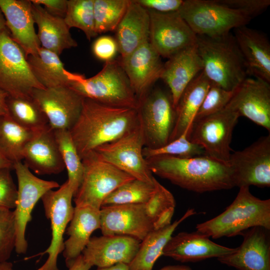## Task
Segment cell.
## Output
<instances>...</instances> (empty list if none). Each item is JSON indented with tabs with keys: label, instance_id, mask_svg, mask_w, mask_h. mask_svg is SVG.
<instances>
[{
	"label": "cell",
	"instance_id": "cell-37",
	"mask_svg": "<svg viewBox=\"0 0 270 270\" xmlns=\"http://www.w3.org/2000/svg\"><path fill=\"white\" fill-rule=\"evenodd\" d=\"M130 0H94L95 30L97 35L115 30Z\"/></svg>",
	"mask_w": 270,
	"mask_h": 270
},
{
	"label": "cell",
	"instance_id": "cell-8",
	"mask_svg": "<svg viewBox=\"0 0 270 270\" xmlns=\"http://www.w3.org/2000/svg\"><path fill=\"white\" fill-rule=\"evenodd\" d=\"M239 117L237 112L226 107L194 122L188 134V139L201 146L206 156L228 164L232 132Z\"/></svg>",
	"mask_w": 270,
	"mask_h": 270
},
{
	"label": "cell",
	"instance_id": "cell-13",
	"mask_svg": "<svg viewBox=\"0 0 270 270\" xmlns=\"http://www.w3.org/2000/svg\"><path fill=\"white\" fill-rule=\"evenodd\" d=\"M12 168L16 172L18 182V196L14 211L16 228L14 250L18 254H24L28 249L26 228L32 220V212L35 205L46 192L60 186L56 182L38 178L22 162L14 164Z\"/></svg>",
	"mask_w": 270,
	"mask_h": 270
},
{
	"label": "cell",
	"instance_id": "cell-12",
	"mask_svg": "<svg viewBox=\"0 0 270 270\" xmlns=\"http://www.w3.org/2000/svg\"><path fill=\"white\" fill-rule=\"evenodd\" d=\"M74 192L68 180L58 190H51L41 198L46 218L50 222L52 239L48 248L39 254H48L44 264L36 270H59L57 261L59 254L64 250V234L74 212L72 199Z\"/></svg>",
	"mask_w": 270,
	"mask_h": 270
},
{
	"label": "cell",
	"instance_id": "cell-33",
	"mask_svg": "<svg viewBox=\"0 0 270 270\" xmlns=\"http://www.w3.org/2000/svg\"><path fill=\"white\" fill-rule=\"evenodd\" d=\"M36 132L20 125L8 114L0 116V152L12 165L22 162L24 150Z\"/></svg>",
	"mask_w": 270,
	"mask_h": 270
},
{
	"label": "cell",
	"instance_id": "cell-2",
	"mask_svg": "<svg viewBox=\"0 0 270 270\" xmlns=\"http://www.w3.org/2000/svg\"><path fill=\"white\" fill-rule=\"evenodd\" d=\"M146 160L152 174L188 190L202 193L235 186L228 164L206 155L189 158L158 156Z\"/></svg>",
	"mask_w": 270,
	"mask_h": 270
},
{
	"label": "cell",
	"instance_id": "cell-7",
	"mask_svg": "<svg viewBox=\"0 0 270 270\" xmlns=\"http://www.w3.org/2000/svg\"><path fill=\"white\" fill-rule=\"evenodd\" d=\"M82 160L84 173L74 196L75 206H88L100 210L104 200L110 193L134 178L99 158L94 151Z\"/></svg>",
	"mask_w": 270,
	"mask_h": 270
},
{
	"label": "cell",
	"instance_id": "cell-47",
	"mask_svg": "<svg viewBox=\"0 0 270 270\" xmlns=\"http://www.w3.org/2000/svg\"><path fill=\"white\" fill-rule=\"evenodd\" d=\"M32 4L44 6L50 14L64 18L66 14L68 0H32Z\"/></svg>",
	"mask_w": 270,
	"mask_h": 270
},
{
	"label": "cell",
	"instance_id": "cell-9",
	"mask_svg": "<svg viewBox=\"0 0 270 270\" xmlns=\"http://www.w3.org/2000/svg\"><path fill=\"white\" fill-rule=\"evenodd\" d=\"M34 76L22 48L8 30L0 34V90L14 98H32L35 89H45Z\"/></svg>",
	"mask_w": 270,
	"mask_h": 270
},
{
	"label": "cell",
	"instance_id": "cell-27",
	"mask_svg": "<svg viewBox=\"0 0 270 270\" xmlns=\"http://www.w3.org/2000/svg\"><path fill=\"white\" fill-rule=\"evenodd\" d=\"M116 31L120 58H124L149 42L150 16L148 10L136 0H130Z\"/></svg>",
	"mask_w": 270,
	"mask_h": 270
},
{
	"label": "cell",
	"instance_id": "cell-53",
	"mask_svg": "<svg viewBox=\"0 0 270 270\" xmlns=\"http://www.w3.org/2000/svg\"><path fill=\"white\" fill-rule=\"evenodd\" d=\"M12 164L0 152V169L4 168H12Z\"/></svg>",
	"mask_w": 270,
	"mask_h": 270
},
{
	"label": "cell",
	"instance_id": "cell-36",
	"mask_svg": "<svg viewBox=\"0 0 270 270\" xmlns=\"http://www.w3.org/2000/svg\"><path fill=\"white\" fill-rule=\"evenodd\" d=\"M154 178L152 182L134 178L120 186L104 200L102 206L125 204H145L156 190Z\"/></svg>",
	"mask_w": 270,
	"mask_h": 270
},
{
	"label": "cell",
	"instance_id": "cell-22",
	"mask_svg": "<svg viewBox=\"0 0 270 270\" xmlns=\"http://www.w3.org/2000/svg\"><path fill=\"white\" fill-rule=\"evenodd\" d=\"M234 250L217 244L197 231L180 232L172 236L163 250L162 256L181 262H197L218 258L230 254Z\"/></svg>",
	"mask_w": 270,
	"mask_h": 270
},
{
	"label": "cell",
	"instance_id": "cell-46",
	"mask_svg": "<svg viewBox=\"0 0 270 270\" xmlns=\"http://www.w3.org/2000/svg\"><path fill=\"white\" fill-rule=\"evenodd\" d=\"M140 6L148 10L167 13L178 12L182 0H136Z\"/></svg>",
	"mask_w": 270,
	"mask_h": 270
},
{
	"label": "cell",
	"instance_id": "cell-40",
	"mask_svg": "<svg viewBox=\"0 0 270 270\" xmlns=\"http://www.w3.org/2000/svg\"><path fill=\"white\" fill-rule=\"evenodd\" d=\"M234 90H226L211 82L194 122L216 114L224 109Z\"/></svg>",
	"mask_w": 270,
	"mask_h": 270
},
{
	"label": "cell",
	"instance_id": "cell-1",
	"mask_svg": "<svg viewBox=\"0 0 270 270\" xmlns=\"http://www.w3.org/2000/svg\"><path fill=\"white\" fill-rule=\"evenodd\" d=\"M139 122L136 109L112 106L84 98L80 114L69 132L82 160L98 146L130 132Z\"/></svg>",
	"mask_w": 270,
	"mask_h": 270
},
{
	"label": "cell",
	"instance_id": "cell-10",
	"mask_svg": "<svg viewBox=\"0 0 270 270\" xmlns=\"http://www.w3.org/2000/svg\"><path fill=\"white\" fill-rule=\"evenodd\" d=\"M144 146L156 148L167 144L176 122V110L170 94L160 88L150 91L138 108Z\"/></svg>",
	"mask_w": 270,
	"mask_h": 270
},
{
	"label": "cell",
	"instance_id": "cell-41",
	"mask_svg": "<svg viewBox=\"0 0 270 270\" xmlns=\"http://www.w3.org/2000/svg\"><path fill=\"white\" fill-rule=\"evenodd\" d=\"M16 228L14 211L0 208V262L10 258L16 247Z\"/></svg>",
	"mask_w": 270,
	"mask_h": 270
},
{
	"label": "cell",
	"instance_id": "cell-35",
	"mask_svg": "<svg viewBox=\"0 0 270 270\" xmlns=\"http://www.w3.org/2000/svg\"><path fill=\"white\" fill-rule=\"evenodd\" d=\"M54 135L74 194L82 180L84 166L68 130H54Z\"/></svg>",
	"mask_w": 270,
	"mask_h": 270
},
{
	"label": "cell",
	"instance_id": "cell-25",
	"mask_svg": "<svg viewBox=\"0 0 270 270\" xmlns=\"http://www.w3.org/2000/svg\"><path fill=\"white\" fill-rule=\"evenodd\" d=\"M233 34L244 58L247 75L270 83V42L267 36L246 26L234 29Z\"/></svg>",
	"mask_w": 270,
	"mask_h": 270
},
{
	"label": "cell",
	"instance_id": "cell-31",
	"mask_svg": "<svg viewBox=\"0 0 270 270\" xmlns=\"http://www.w3.org/2000/svg\"><path fill=\"white\" fill-rule=\"evenodd\" d=\"M196 213L194 208H190L180 218L170 225L150 232L141 241L136 254L128 265L130 270H152L176 228L186 219Z\"/></svg>",
	"mask_w": 270,
	"mask_h": 270
},
{
	"label": "cell",
	"instance_id": "cell-54",
	"mask_svg": "<svg viewBox=\"0 0 270 270\" xmlns=\"http://www.w3.org/2000/svg\"><path fill=\"white\" fill-rule=\"evenodd\" d=\"M7 30H8L6 25V19L1 9L0 8V34Z\"/></svg>",
	"mask_w": 270,
	"mask_h": 270
},
{
	"label": "cell",
	"instance_id": "cell-15",
	"mask_svg": "<svg viewBox=\"0 0 270 270\" xmlns=\"http://www.w3.org/2000/svg\"><path fill=\"white\" fill-rule=\"evenodd\" d=\"M228 165L235 186H270V134L230 154Z\"/></svg>",
	"mask_w": 270,
	"mask_h": 270
},
{
	"label": "cell",
	"instance_id": "cell-45",
	"mask_svg": "<svg viewBox=\"0 0 270 270\" xmlns=\"http://www.w3.org/2000/svg\"><path fill=\"white\" fill-rule=\"evenodd\" d=\"M220 0L231 8L245 12L252 18L264 12L270 4V0Z\"/></svg>",
	"mask_w": 270,
	"mask_h": 270
},
{
	"label": "cell",
	"instance_id": "cell-34",
	"mask_svg": "<svg viewBox=\"0 0 270 270\" xmlns=\"http://www.w3.org/2000/svg\"><path fill=\"white\" fill-rule=\"evenodd\" d=\"M8 116L16 123L33 131L48 125L44 112L33 98L8 96L6 100Z\"/></svg>",
	"mask_w": 270,
	"mask_h": 270
},
{
	"label": "cell",
	"instance_id": "cell-14",
	"mask_svg": "<svg viewBox=\"0 0 270 270\" xmlns=\"http://www.w3.org/2000/svg\"><path fill=\"white\" fill-rule=\"evenodd\" d=\"M149 42L160 57L170 58L196 45V35L178 12L162 13L148 10Z\"/></svg>",
	"mask_w": 270,
	"mask_h": 270
},
{
	"label": "cell",
	"instance_id": "cell-24",
	"mask_svg": "<svg viewBox=\"0 0 270 270\" xmlns=\"http://www.w3.org/2000/svg\"><path fill=\"white\" fill-rule=\"evenodd\" d=\"M24 164L40 175L58 174L65 168L54 135L49 125L38 130L26 146Z\"/></svg>",
	"mask_w": 270,
	"mask_h": 270
},
{
	"label": "cell",
	"instance_id": "cell-23",
	"mask_svg": "<svg viewBox=\"0 0 270 270\" xmlns=\"http://www.w3.org/2000/svg\"><path fill=\"white\" fill-rule=\"evenodd\" d=\"M0 8L12 38L26 57L37 54L41 46L34 28L31 1L0 0Z\"/></svg>",
	"mask_w": 270,
	"mask_h": 270
},
{
	"label": "cell",
	"instance_id": "cell-3",
	"mask_svg": "<svg viewBox=\"0 0 270 270\" xmlns=\"http://www.w3.org/2000/svg\"><path fill=\"white\" fill-rule=\"evenodd\" d=\"M261 226L270 230V200L252 195L249 187H241L232 203L220 214L196 224V231L213 238L242 235Z\"/></svg>",
	"mask_w": 270,
	"mask_h": 270
},
{
	"label": "cell",
	"instance_id": "cell-51",
	"mask_svg": "<svg viewBox=\"0 0 270 270\" xmlns=\"http://www.w3.org/2000/svg\"><path fill=\"white\" fill-rule=\"evenodd\" d=\"M95 270H130V269L128 264L123 263H119L110 266L100 268H98Z\"/></svg>",
	"mask_w": 270,
	"mask_h": 270
},
{
	"label": "cell",
	"instance_id": "cell-20",
	"mask_svg": "<svg viewBox=\"0 0 270 270\" xmlns=\"http://www.w3.org/2000/svg\"><path fill=\"white\" fill-rule=\"evenodd\" d=\"M269 230L261 226L246 230L242 244L218 261L238 270H270Z\"/></svg>",
	"mask_w": 270,
	"mask_h": 270
},
{
	"label": "cell",
	"instance_id": "cell-48",
	"mask_svg": "<svg viewBox=\"0 0 270 270\" xmlns=\"http://www.w3.org/2000/svg\"><path fill=\"white\" fill-rule=\"evenodd\" d=\"M174 208H170L162 212L154 222V230L164 228L170 224L174 212Z\"/></svg>",
	"mask_w": 270,
	"mask_h": 270
},
{
	"label": "cell",
	"instance_id": "cell-50",
	"mask_svg": "<svg viewBox=\"0 0 270 270\" xmlns=\"http://www.w3.org/2000/svg\"><path fill=\"white\" fill-rule=\"evenodd\" d=\"M8 96L7 92L0 90V116L8 114L6 100Z\"/></svg>",
	"mask_w": 270,
	"mask_h": 270
},
{
	"label": "cell",
	"instance_id": "cell-29",
	"mask_svg": "<svg viewBox=\"0 0 270 270\" xmlns=\"http://www.w3.org/2000/svg\"><path fill=\"white\" fill-rule=\"evenodd\" d=\"M32 12L41 47L59 56L64 50L78 46L64 18L53 16L43 6L32 3Z\"/></svg>",
	"mask_w": 270,
	"mask_h": 270
},
{
	"label": "cell",
	"instance_id": "cell-16",
	"mask_svg": "<svg viewBox=\"0 0 270 270\" xmlns=\"http://www.w3.org/2000/svg\"><path fill=\"white\" fill-rule=\"evenodd\" d=\"M33 98L38 104L53 130H70L78 120L84 98L68 86L35 89Z\"/></svg>",
	"mask_w": 270,
	"mask_h": 270
},
{
	"label": "cell",
	"instance_id": "cell-43",
	"mask_svg": "<svg viewBox=\"0 0 270 270\" xmlns=\"http://www.w3.org/2000/svg\"><path fill=\"white\" fill-rule=\"evenodd\" d=\"M10 168L0 169V208H15L18 188L14 184Z\"/></svg>",
	"mask_w": 270,
	"mask_h": 270
},
{
	"label": "cell",
	"instance_id": "cell-17",
	"mask_svg": "<svg viewBox=\"0 0 270 270\" xmlns=\"http://www.w3.org/2000/svg\"><path fill=\"white\" fill-rule=\"evenodd\" d=\"M100 218L102 235L130 236L141 242L154 230L143 204L102 206Z\"/></svg>",
	"mask_w": 270,
	"mask_h": 270
},
{
	"label": "cell",
	"instance_id": "cell-26",
	"mask_svg": "<svg viewBox=\"0 0 270 270\" xmlns=\"http://www.w3.org/2000/svg\"><path fill=\"white\" fill-rule=\"evenodd\" d=\"M202 70L196 45L174 54L164 64L160 78L170 90L174 108L184 90Z\"/></svg>",
	"mask_w": 270,
	"mask_h": 270
},
{
	"label": "cell",
	"instance_id": "cell-5",
	"mask_svg": "<svg viewBox=\"0 0 270 270\" xmlns=\"http://www.w3.org/2000/svg\"><path fill=\"white\" fill-rule=\"evenodd\" d=\"M68 87L84 98L115 107L138 110L139 102L119 60L106 62L95 76L70 72Z\"/></svg>",
	"mask_w": 270,
	"mask_h": 270
},
{
	"label": "cell",
	"instance_id": "cell-28",
	"mask_svg": "<svg viewBox=\"0 0 270 270\" xmlns=\"http://www.w3.org/2000/svg\"><path fill=\"white\" fill-rule=\"evenodd\" d=\"M100 227V210L88 206H75L70 225L66 229L68 238L62 252L69 268L88 243L92 233Z\"/></svg>",
	"mask_w": 270,
	"mask_h": 270
},
{
	"label": "cell",
	"instance_id": "cell-55",
	"mask_svg": "<svg viewBox=\"0 0 270 270\" xmlns=\"http://www.w3.org/2000/svg\"><path fill=\"white\" fill-rule=\"evenodd\" d=\"M0 270H14L12 264L8 261L0 262Z\"/></svg>",
	"mask_w": 270,
	"mask_h": 270
},
{
	"label": "cell",
	"instance_id": "cell-42",
	"mask_svg": "<svg viewBox=\"0 0 270 270\" xmlns=\"http://www.w3.org/2000/svg\"><path fill=\"white\" fill-rule=\"evenodd\" d=\"M175 206L176 201L172 194L156 180L155 192L145 204L146 214L152 223L162 212Z\"/></svg>",
	"mask_w": 270,
	"mask_h": 270
},
{
	"label": "cell",
	"instance_id": "cell-44",
	"mask_svg": "<svg viewBox=\"0 0 270 270\" xmlns=\"http://www.w3.org/2000/svg\"><path fill=\"white\" fill-rule=\"evenodd\" d=\"M92 51L97 58L105 62L114 60L118 52L116 39L108 36L97 38L92 44Z\"/></svg>",
	"mask_w": 270,
	"mask_h": 270
},
{
	"label": "cell",
	"instance_id": "cell-39",
	"mask_svg": "<svg viewBox=\"0 0 270 270\" xmlns=\"http://www.w3.org/2000/svg\"><path fill=\"white\" fill-rule=\"evenodd\" d=\"M188 132H185L176 139L166 145L156 148L144 146L142 154L146 159L158 156H170L181 158H189L205 155L202 148L191 142L188 138Z\"/></svg>",
	"mask_w": 270,
	"mask_h": 270
},
{
	"label": "cell",
	"instance_id": "cell-6",
	"mask_svg": "<svg viewBox=\"0 0 270 270\" xmlns=\"http://www.w3.org/2000/svg\"><path fill=\"white\" fill-rule=\"evenodd\" d=\"M178 12L196 36L210 37L228 34L252 19L220 0H184Z\"/></svg>",
	"mask_w": 270,
	"mask_h": 270
},
{
	"label": "cell",
	"instance_id": "cell-19",
	"mask_svg": "<svg viewBox=\"0 0 270 270\" xmlns=\"http://www.w3.org/2000/svg\"><path fill=\"white\" fill-rule=\"evenodd\" d=\"M160 58L148 42L119 59L138 102L160 78L164 65Z\"/></svg>",
	"mask_w": 270,
	"mask_h": 270
},
{
	"label": "cell",
	"instance_id": "cell-4",
	"mask_svg": "<svg viewBox=\"0 0 270 270\" xmlns=\"http://www.w3.org/2000/svg\"><path fill=\"white\" fill-rule=\"evenodd\" d=\"M196 45L202 72L211 82L233 91L247 78L244 58L231 32L216 37L196 36Z\"/></svg>",
	"mask_w": 270,
	"mask_h": 270
},
{
	"label": "cell",
	"instance_id": "cell-11",
	"mask_svg": "<svg viewBox=\"0 0 270 270\" xmlns=\"http://www.w3.org/2000/svg\"><path fill=\"white\" fill-rule=\"evenodd\" d=\"M144 146L143 133L139 122L130 132L114 141L98 146L94 152L100 160L134 178L152 182L154 178L142 154Z\"/></svg>",
	"mask_w": 270,
	"mask_h": 270
},
{
	"label": "cell",
	"instance_id": "cell-18",
	"mask_svg": "<svg viewBox=\"0 0 270 270\" xmlns=\"http://www.w3.org/2000/svg\"><path fill=\"white\" fill-rule=\"evenodd\" d=\"M226 107L270 132L269 82L246 78L234 90Z\"/></svg>",
	"mask_w": 270,
	"mask_h": 270
},
{
	"label": "cell",
	"instance_id": "cell-38",
	"mask_svg": "<svg viewBox=\"0 0 270 270\" xmlns=\"http://www.w3.org/2000/svg\"><path fill=\"white\" fill-rule=\"evenodd\" d=\"M64 20L70 28H76L82 30L89 41L97 36L95 30L94 0H68Z\"/></svg>",
	"mask_w": 270,
	"mask_h": 270
},
{
	"label": "cell",
	"instance_id": "cell-49",
	"mask_svg": "<svg viewBox=\"0 0 270 270\" xmlns=\"http://www.w3.org/2000/svg\"><path fill=\"white\" fill-rule=\"evenodd\" d=\"M92 266L84 261L82 254H80L68 268V270H90Z\"/></svg>",
	"mask_w": 270,
	"mask_h": 270
},
{
	"label": "cell",
	"instance_id": "cell-52",
	"mask_svg": "<svg viewBox=\"0 0 270 270\" xmlns=\"http://www.w3.org/2000/svg\"><path fill=\"white\" fill-rule=\"evenodd\" d=\"M159 270H192L190 267L186 265H173L164 266Z\"/></svg>",
	"mask_w": 270,
	"mask_h": 270
},
{
	"label": "cell",
	"instance_id": "cell-30",
	"mask_svg": "<svg viewBox=\"0 0 270 270\" xmlns=\"http://www.w3.org/2000/svg\"><path fill=\"white\" fill-rule=\"evenodd\" d=\"M210 84L201 72L184 90L175 108L176 122L169 142L188 132Z\"/></svg>",
	"mask_w": 270,
	"mask_h": 270
},
{
	"label": "cell",
	"instance_id": "cell-21",
	"mask_svg": "<svg viewBox=\"0 0 270 270\" xmlns=\"http://www.w3.org/2000/svg\"><path fill=\"white\" fill-rule=\"evenodd\" d=\"M140 242L126 236H93L82 254L84 261L92 267L104 268L119 263L128 265L136 254Z\"/></svg>",
	"mask_w": 270,
	"mask_h": 270
},
{
	"label": "cell",
	"instance_id": "cell-32",
	"mask_svg": "<svg viewBox=\"0 0 270 270\" xmlns=\"http://www.w3.org/2000/svg\"><path fill=\"white\" fill-rule=\"evenodd\" d=\"M26 58L34 76L45 88L69 86L70 72L56 54L40 47L37 54Z\"/></svg>",
	"mask_w": 270,
	"mask_h": 270
}]
</instances>
